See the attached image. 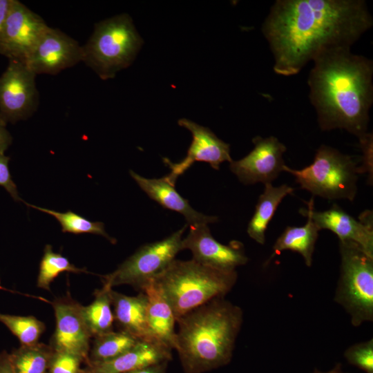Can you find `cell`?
<instances>
[{"mask_svg": "<svg viewBox=\"0 0 373 373\" xmlns=\"http://www.w3.org/2000/svg\"><path fill=\"white\" fill-rule=\"evenodd\" d=\"M0 373H15L9 358V354L6 351L0 353Z\"/></svg>", "mask_w": 373, "mask_h": 373, "instance_id": "d590c367", "label": "cell"}, {"mask_svg": "<svg viewBox=\"0 0 373 373\" xmlns=\"http://www.w3.org/2000/svg\"><path fill=\"white\" fill-rule=\"evenodd\" d=\"M341 275L335 300L351 316L354 326L373 320V256L357 245L339 241Z\"/></svg>", "mask_w": 373, "mask_h": 373, "instance_id": "52a82bcc", "label": "cell"}, {"mask_svg": "<svg viewBox=\"0 0 373 373\" xmlns=\"http://www.w3.org/2000/svg\"><path fill=\"white\" fill-rule=\"evenodd\" d=\"M313 373H345L343 372L342 369V365L341 363H337L335 365V366L327 372H321L318 370L317 369L314 370Z\"/></svg>", "mask_w": 373, "mask_h": 373, "instance_id": "8d00e7d4", "label": "cell"}, {"mask_svg": "<svg viewBox=\"0 0 373 373\" xmlns=\"http://www.w3.org/2000/svg\"><path fill=\"white\" fill-rule=\"evenodd\" d=\"M141 291L147 298V321L152 336L174 349L176 320L171 305L152 281L146 284Z\"/></svg>", "mask_w": 373, "mask_h": 373, "instance_id": "ffe728a7", "label": "cell"}, {"mask_svg": "<svg viewBox=\"0 0 373 373\" xmlns=\"http://www.w3.org/2000/svg\"><path fill=\"white\" fill-rule=\"evenodd\" d=\"M294 190L287 184L274 186L271 183L265 184L264 191L258 198L254 213L248 224L247 231L251 238L260 245L265 243V232L269 222L282 200L292 194Z\"/></svg>", "mask_w": 373, "mask_h": 373, "instance_id": "44dd1931", "label": "cell"}, {"mask_svg": "<svg viewBox=\"0 0 373 373\" xmlns=\"http://www.w3.org/2000/svg\"><path fill=\"white\" fill-rule=\"evenodd\" d=\"M12 140V136L6 128V124L0 120V154H3L11 144Z\"/></svg>", "mask_w": 373, "mask_h": 373, "instance_id": "836d02e7", "label": "cell"}, {"mask_svg": "<svg viewBox=\"0 0 373 373\" xmlns=\"http://www.w3.org/2000/svg\"><path fill=\"white\" fill-rule=\"evenodd\" d=\"M362 150V164L358 166L359 173H368L369 180L372 181V134L367 133L358 139Z\"/></svg>", "mask_w": 373, "mask_h": 373, "instance_id": "4dcf8cb0", "label": "cell"}, {"mask_svg": "<svg viewBox=\"0 0 373 373\" xmlns=\"http://www.w3.org/2000/svg\"><path fill=\"white\" fill-rule=\"evenodd\" d=\"M178 124L191 133L192 141L186 157L180 162L173 163L167 158L163 159L171 169L164 176L170 184L175 186L178 178L195 162H207L213 169L218 170L222 162L232 161L229 144L219 139L209 128L185 118L179 119Z\"/></svg>", "mask_w": 373, "mask_h": 373, "instance_id": "9a60e30c", "label": "cell"}, {"mask_svg": "<svg viewBox=\"0 0 373 373\" xmlns=\"http://www.w3.org/2000/svg\"><path fill=\"white\" fill-rule=\"evenodd\" d=\"M236 271L190 260H173L151 281L171 305L175 320L208 302L224 297L234 286Z\"/></svg>", "mask_w": 373, "mask_h": 373, "instance_id": "277c9868", "label": "cell"}, {"mask_svg": "<svg viewBox=\"0 0 373 373\" xmlns=\"http://www.w3.org/2000/svg\"><path fill=\"white\" fill-rule=\"evenodd\" d=\"M172 349L157 340H140L132 348L108 361L86 365L79 373H125L169 361Z\"/></svg>", "mask_w": 373, "mask_h": 373, "instance_id": "e0dca14e", "label": "cell"}, {"mask_svg": "<svg viewBox=\"0 0 373 373\" xmlns=\"http://www.w3.org/2000/svg\"><path fill=\"white\" fill-rule=\"evenodd\" d=\"M83 360L73 354L54 352L47 373H79Z\"/></svg>", "mask_w": 373, "mask_h": 373, "instance_id": "f546056e", "label": "cell"}, {"mask_svg": "<svg viewBox=\"0 0 373 373\" xmlns=\"http://www.w3.org/2000/svg\"><path fill=\"white\" fill-rule=\"evenodd\" d=\"M168 361L155 363L125 373H166Z\"/></svg>", "mask_w": 373, "mask_h": 373, "instance_id": "d6a6232c", "label": "cell"}, {"mask_svg": "<svg viewBox=\"0 0 373 373\" xmlns=\"http://www.w3.org/2000/svg\"><path fill=\"white\" fill-rule=\"evenodd\" d=\"M48 27L40 16L21 2L11 0L0 53L24 64Z\"/></svg>", "mask_w": 373, "mask_h": 373, "instance_id": "30bf717a", "label": "cell"}, {"mask_svg": "<svg viewBox=\"0 0 373 373\" xmlns=\"http://www.w3.org/2000/svg\"><path fill=\"white\" fill-rule=\"evenodd\" d=\"M372 25L363 0H277L262 31L274 72L291 76L326 50L351 48Z\"/></svg>", "mask_w": 373, "mask_h": 373, "instance_id": "6da1fadb", "label": "cell"}, {"mask_svg": "<svg viewBox=\"0 0 373 373\" xmlns=\"http://www.w3.org/2000/svg\"><path fill=\"white\" fill-rule=\"evenodd\" d=\"M344 356L349 363L365 373H373V340L356 343L348 347Z\"/></svg>", "mask_w": 373, "mask_h": 373, "instance_id": "f1b7e54d", "label": "cell"}, {"mask_svg": "<svg viewBox=\"0 0 373 373\" xmlns=\"http://www.w3.org/2000/svg\"><path fill=\"white\" fill-rule=\"evenodd\" d=\"M11 0H0V47L6 20Z\"/></svg>", "mask_w": 373, "mask_h": 373, "instance_id": "e575fe53", "label": "cell"}, {"mask_svg": "<svg viewBox=\"0 0 373 373\" xmlns=\"http://www.w3.org/2000/svg\"><path fill=\"white\" fill-rule=\"evenodd\" d=\"M50 303L55 312L56 326L50 346L55 352L76 355L87 364L92 336L82 316V305L68 294Z\"/></svg>", "mask_w": 373, "mask_h": 373, "instance_id": "8fae6325", "label": "cell"}, {"mask_svg": "<svg viewBox=\"0 0 373 373\" xmlns=\"http://www.w3.org/2000/svg\"><path fill=\"white\" fill-rule=\"evenodd\" d=\"M54 352L50 345L38 342L13 350L9 358L15 373H47Z\"/></svg>", "mask_w": 373, "mask_h": 373, "instance_id": "d4e9b609", "label": "cell"}, {"mask_svg": "<svg viewBox=\"0 0 373 373\" xmlns=\"http://www.w3.org/2000/svg\"><path fill=\"white\" fill-rule=\"evenodd\" d=\"M0 322L19 339L21 345H31L38 343L46 329L45 324L33 316L0 313Z\"/></svg>", "mask_w": 373, "mask_h": 373, "instance_id": "83f0119b", "label": "cell"}, {"mask_svg": "<svg viewBox=\"0 0 373 373\" xmlns=\"http://www.w3.org/2000/svg\"><path fill=\"white\" fill-rule=\"evenodd\" d=\"M320 229L307 217V223L302 227L285 228L273 246V253L267 263L284 250H291L300 254L307 267L312 263V256Z\"/></svg>", "mask_w": 373, "mask_h": 373, "instance_id": "7402d4cb", "label": "cell"}, {"mask_svg": "<svg viewBox=\"0 0 373 373\" xmlns=\"http://www.w3.org/2000/svg\"><path fill=\"white\" fill-rule=\"evenodd\" d=\"M10 157L0 154V186L10 194L15 201H23L18 193L17 185L13 182L8 168Z\"/></svg>", "mask_w": 373, "mask_h": 373, "instance_id": "1f68e13d", "label": "cell"}, {"mask_svg": "<svg viewBox=\"0 0 373 373\" xmlns=\"http://www.w3.org/2000/svg\"><path fill=\"white\" fill-rule=\"evenodd\" d=\"M94 338L86 365L111 361L129 350L140 340L121 330H113Z\"/></svg>", "mask_w": 373, "mask_h": 373, "instance_id": "cb8c5ba5", "label": "cell"}, {"mask_svg": "<svg viewBox=\"0 0 373 373\" xmlns=\"http://www.w3.org/2000/svg\"><path fill=\"white\" fill-rule=\"evenodd\" d=\"M300 213L309 217L320 230L328 229L334 232L339 241L353 242L368 255L373 256L372 212L365 211L356 220L341 207L334 204L323 211L314 210V200L307 202V208Z\"/></svg>", "mask_w": 373, "mask_h": 373, "instance_id": "4fadbf2b", "label": "cell"}, {"mask_svg": "<svg viewBox=\"0 0 373 373\" xmlns=\"http://www.w3.org/2000/svg\"><path fill=\"white\" fill-rule=\"evenodd\" d=\"M307 84L309 97L322 131L345 129L358 139L367 134L373 103V62L336 48L313 61Z\"/></svg>", "mask_w": 373, "mask_h": 373, "instance_id": "7a4b0ae2", "label": "cell"}, {"mask_svg": "<svg viewBox=\"0 0 373 373\" xmlns=\"http://www.w3.org/2000/svg\"><path fill=\"white\" fill-rule=\"evenodd\" d=\"M0 289H5V290H7L6 288L3 287L1 285H0Z\"/></svg>", "mask_w": 373, "mask_h": 373, "instance_id": "74e56055", "label": "cell"}, {"mask_svg": "<svg viewBox=\"0 0 373 373\" xmlns=\"http://www.w3.org/2000/svg\"><path fill=\"white\" fill-rule=\"evenodd\" d=\"M112 286L103 280L101 289L94 291V300L87 306H81L82 318L92 337L113 330L115 322L112 310Z\"/></svg>", "mask_w": 373, "mask_h": 373, "instance_id": "603a6c76", "label": "cell"}, {"mask_svg": "<svg viewBox=\"0 0 373 373\" xmlns=\"http://www.w3.org/2000/svg\"><path fill=\"white\" fill-rule=\"evenodd\" d=\"M187 227L174 232L167 238L146 244L125 260L112 273L103 276V280L112 287L129 285L142 290L154 278L164 271L182 250V235Z\"/></svg>", "mask_w": 373, "mask_h": 373, "instance_id": "ba28073f", "label": "cell"}, {"mask_svg": "<svg viewBox=\"0 0 373 373\" xmlns=\"http://www.w3.org/2000/svg\"><path fill=\"white\" fill-rule=\"evenodd\" d=\"M24 203L30 207L55 217L60 223L61 231L64 233L68 232L75 234L93 233L106 238L113 244L116 243V240L106 232L104 224L101 222H92L70 210L62 213L28 204L25 202Z\"/></svg>", "mask_w": 373, "mask_h": 373, "instance_id": "484cf974", "label": "cell"}, {"mask_svg": "<svg viewBox=\"0 0 373 373\" xmlns=\"http://www.w3.org/2000/svg\"><path fill=\"white\" fill-rule=\"evenodd\" d=\"M182 249H189L193 260L219 269L235 271L245 265L248 258L242 242L233 240L228 245L217 241L207 224L190 226L186 237L182 240Z\"/></svg>", "mask_w": 373, "mask_h": 373, "instance_id": "2e32d148", "label": "cell"}, {"mask_svg": "<svg viewBox=\"0 0 373 373\" xmlns=\"http://www.w3.org/2000/svg\"><path fill=\"white\" fill-rule=\"evenodd\" d=\"M130 174L150 198L164 208L183 215L188 225L208 224L218 221L216 216L204 215L192 208L189 201L181 196L175 189V186L164 177L159 179L146 178L131 170Z\"/></svg>", "mask_w": 373, "mask_h": 373, "instance_id": "ac0fdd59", "label": "cell"}, {"mask_svg": "<svg viewBox=\"0 0 373 373\" xmlns=\"http://www.w3.org/2000/svg\"><path fill=\"white\" fill-rule=\"evenodd\" d=\"M283 171L294 175L300 188L314 195L352 202L357 193L358 166L352 156L332 146H320L310 165L297 170L285 164Z\"/></svg>", "mask_w": 373, "mask_h": 373, "instance_id": "8992f818", "label": "cell"}, {"mask_svg": "<svg viewBox=\"0 0 373 373\" xmlns=\"http://www.w3.org/2000/svg\"><path fill=\"white\" fill-rule=\"evenodd\" d=\"M88 273L86 268H79L61 254L55 253L50 245H46L40 262L37 286L50 290L51 283L62 272Z\"/></svg>", "mask_w": 373, "mask_h": 373, "instance_id": "4316f807", "label": "cell"}, {"mask_svg": "<svg viewBox=\"0 0 373 373\" xmlns=\"http://www.w3.org/2000/svg\"><path fill=\"white\" fill-rule=\"evenodd\" d=\"M36 75L27 66L9 59L0 77V120L6 125L30 117L39 104Z\"/></svg>", "mask_w": 373, "mask_h": 373, "instance_id": "9c48e42d", "label": "cell"}, {"mask_svg": "<svg viewBox=\"0 0 373 373\" xmlns=\"http://www.w3.org/2000/svg\"><path fill=\"white\" fill-rule=\"evenodd\" d=\"M115 322L119 330L138 339L156 340L149 330L147 321V298L141 291L135 296L111 291Z\"/></svg>", "mask_w": 373, "mask_h": 373, "instance_id": "d6986e66", "label": "cell"}, {"mask_svg": "<svg viewBox=\"0 0 373 373\" xmlns=\"http://www.w3.org/2000/svg\"><path fill=\"white\" fill-rule=\"evenodd\" d=\"M254 149L244 157L230 162V170L245 184L271 183L283 171L287 148L274 136L253 138Z\"/></svg>", "mask_w": 373, "mask_h": 373, "instance_id": "7c38bea8", "label": "cell"}, {"mask_svg": "<svg viewBox=\"0 0 373 373\" xmlns=\"http://www.w3.org/2000/svg\"><path fill=\"white\" fill-rule=\"evenodd\" d=\"M243 321L240 307L213 299L176 320L174 349L184 373H204L231 360Z\"/></svg>", "mask_w": 373, "mask_h": 373, "instance_id": "3957f363", "label": "cell"}, {"mask_svg": "<svg viewBox=\"0 0 373 373\" xmlns=\"http://www.w3.org/2000/svg\"><path fill=\"white\" fill-rule=\"evenodd\" d=\"M82 61V47L59 29L48 27L25 61L36 75H56Z\"/></svg>", "mask_w": 373, "mask_h": 373, "instance_id": "5bb4252c", "label": "cell"}, {"mask_svg": "<svg viewBox=\"0 0 373 373\" xmlns=\"http://www.w3.org/2000/svg\"><path fill=\"white\" fill-rule=\"evenodd\" d=\"M143 44L128 14L101 21L82 47V61L103 80L128 67Z\"/></svg>", "mask_w": 373, "mask_h": 373, "instance_id": "5b68a950", "label": "cell"}]
</instances>
